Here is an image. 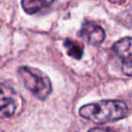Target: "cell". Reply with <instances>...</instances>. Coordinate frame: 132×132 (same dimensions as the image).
<instances>
[{"label": "cell", "mask_w": 132, "mask_h": 132, "mask_svg": "<svg viewBox=\"0 0 132 132\" xmlns=\"http://www.w3.org/2000/svg\"><path fill=\"white\" fill-rule=\"evenodd\" d=\"M79 114L96 124H105L125 119L129 114V109L122 101L105 100L83 105L80 108Z\"/></svg>", "instance_id": "cell-1"}, {"label": "cell", "mask_w": 132, "mask_h": 132, "mask_svg": "<svg viewBox=\"0 0 132 132\" xmlns=\"http://www.w3.org/2000/svg\"><path fill=\"white\" fill-rule=\"evenodd\" d=\"M18 74L24 87L41 101L46 100L53 90L50 78L41 70L29 66H21Z\"/></svg>", "instance_id": "cell-2"}, {"label": "cell", "mask_w": 132, "mask_h": 132, "mask_svg": "<svg viewBox=\"0 0 132 132\" xmlns=\"http://www.w3.org/2000/svg\"><path fill=\"white\" fill-rule=\"evenodd\" d=\"M22 99L8 85L0 83V119L11 118L21 108Z\"/></svg>", "instance_id": "cell-3"}, {"label": "cell", "mask_w": 132, "mask_h": 132, "mask_svg": "<svg viewBox=\"0 0 132 132\" xmlns=\"http://www.w3.org/2000/svg\"><path fill=\"white\" fill-rule=\"evenodd\" d=\"M112 51L121 61L123 73L132 76V37H123L114 43Z\"/></svg>", "instance_id": "cell-4"}, {"label": "cell", "mask_w": 132, "mask_h": 132, "mask_svg": "<svg viewBox=\"0 0 132 132\" xmlns=\"http://www.w3.org/2000/svg\"><path fill=\"white\" fill-rule=\"evenodd\" d=\"M79 35L92 45H99L105 39V31L101 26L92 22H85L82 24L79 32Z\"/></svg>", "instance_id": "cell-5"}, {"label": "cell", "mask_w": 132, "mask_h": 132, "mask_svg": "<svg viewBox=\"0 0 132 132\" xmlns=\"http://www.w3.org/2000/svg\"><path fill=\"white\" fill-rule=\"evenodd\" d=\"M55 0H22L21 5L24 11L28 15H35L44 8L50 6Z\"/></svg>", "instance_id": "cell-6"}, {"label": "cell", "mask_w": 132, "mask_h": 132, "mask_svg": "<svg viewBox=\"0 0 132 132\" xmlns=\"http://www.w3.org/2000/svg\"><path fill=\"white\" fill-rule=\"evenodd\" d=\"M63 46L67 51V54L76 60H81L83 55V45L77 41L71 38H66L63 42Z\"/></svg>", "instance_id": "cell-7"}]
</instances>
